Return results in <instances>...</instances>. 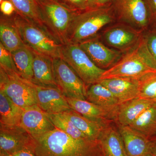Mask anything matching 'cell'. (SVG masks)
Listing matches in <instances>:
<instances>
[{"instance_id": "cell-1", "label": "cell", "mask_w": 156, "mask_h": 156, "mask_svg": "<svg viewBox=\"0 0 156 156\" xmlns=\"http://www.w3.org/2000/svg\"><path fill=\"white\" fill-rule=\"evenodd\" d=\"M34 151L36 156H105L99 140L74 138L56 128L34 138Z\"/></svg>"}, {"instance_id": "cell-2", "label": "cell", "mask_w": 156, "mask_h": 156, "mask_svg": "<svg viewBox=\"0 0 156 156\" xmlns=\"http://www.w3.org/2000/svg\"><path fill=\"white\" fill-rule=\"evenodd\" d=\"M156 73V60L150 53L144 38L123 56L113 66L105 70L101 80L114 78L139 79L144 76Z\"/></svg>"}, {"instance_id": "cell-3", "label": "cell", "mask_w": 156, "mask_h": 156, "mask_svg": "<svg viewBox=\"0 0 156 156\" xmlns=\"http://www.w3.org/2000/svg\"><path fill=\"white\" fill-rule=\"evenodd\" d=\"M12 18L24 44L33 52L52 58L61 57L63 44L47 27L30 22L16 12Z\"/></svg>"}, {"instance_id": "cell-4", "label": "cell", "mask_w": 156, "mask_h": 156, "mask_svg": "<svg viewBox=\"0 0 156 156\" xmlns=\"http://www.w3.org/2000/svg\"><path fill=\"white\" fill-rule=\"evenodd\" d=\"M115 17L112 6L109 5L95 7L78 12L70 26L67 44H79L97 36L99 31L112 22Z\"/></svg>"}, {"instance_id": "cell-5", "label": "cell", "mask_w": 156, "mask_h": 156, "mask_svg": "<svg viewBox=\"0 0 156 156\" xmlns=\"http://www.w3.org/2000/svg\"><path fill=\"white\" fill-rule=\"evenodd\" d=\"M45 26L63 45L67 44V34L74 17L79 11L57 0H37Z\"/></svg>"}, {"instance_id": "cell-6", "label": "cell", "mask_w": 156, "mask_h": 156, "mask_svg": "<svg viewBox=\"0 0 156 156\" xmlns=\"http://www.w3.org/2000/svg\"><path fill=\"white\" fill-rule=\"evenodd\" d=\"M61 58L69 65L87 87L98 83L105 71L96 66L78 44L63 45Z\"/></svg>"}, {"instance_id": "cell-7", "label": "cell", "mask_w": 156, "mask_h": 156, "mask_svg": "<svg viewBox=\"0 0 156 156\" xmlns=\"http://www.w3.org/2000/svg\"><path fill=\"white\" fill-rule=\"evenodd\" d=\"M0 91L22 108L37 105L36 92L34 84L23 79L18 74L7 72L1 68Z\"/></svg>"}, {"instance_id": "cell-8", "label": "cell", "mask_w": 156, "mask_h": 156, "mask_svg": "<svg viewBox=\"0 0 156 156\" xmlns=\"http://www.w3.org/2000/svg\"><path fill=\"white\" fill-rule=\"evenodd\" d=\"M53 66L57 87L65 96L87 100V87L69 65L58 57L53 58Z\"/></svg>"}, {"instance_id": "cell-9", "label": "cell", "mask_w": 156, "mask_h": 156, "mask_svg": "<svg viewBox=\"0 0 156 156\" xmlns=\"http://www.w3.org/2000/svg\"><path fill=\"white\" fill-rule=\"evenodd\" d=\"M112 9L121 22L144 32L151 26L144 0H112Z\"/></svg>"}, {"instance_id": "cell-10", "label": "cell", "mask_w": 156, "mask_h": 156, "mask_svg": "<svg viewBox=\"0 0 156 156\" xmlns=\"http://www.w3.org/2000/svg\"><path fill=\"white\" fill-rule=\"evenodd\" d=\"M143 33L142 31L122 23L105 29L102 38L109 46L125 53L138 44Z\"/></svg>"}, {"instance_id": "cell-11", "label": "cell", "mask_w": 156, "mask_h": 156, "mask_svg": "<svg viewBox=\"0 0 156 156\" xmlns=\"http://www.w3.org/2000/svg\"><path fill=\"white\" fill-rule=\"evenodd\" d=\"M98 67L106 70L113 66L124 53L108 48L100 41L98 36L78 44Z\"/></svg>"}, {"instance_id": "cell-12", "label": "cell", "mask_w": 156, "mask_h": 156, "mask_svg": "<svg viewBox=\"0 0 156 156\" xmlns=\"http://www.w3.org/2000/svg\"><path fill=\"white\" fill-rule=\"evenodd\" d=\"M34 145V138L20 125L0 124V154L13 155Z\"/></svg>"}, {"instance_id": "cell-13", "label": "cell", "mask_w": 156, "mask_h": 156, "mask_svg": "<svg viewBox=\"0 0 156 156\" xmlns=\"http://www.w3.org/2000/svg\"><path fill=\"white\" fill-rule=\"evenodd\" d=\"M19 125L34 138L42 136L56 128L46 113L37 105L23 109Z\"/></svg>"}, {"instance_id": "cell-14", "label": "cell", "mask_w": 156, "mask_h": 156, "mask_svg": "<svg viewBox=\"0 0 156 156\" xmlns=\"http://www.w3.org/2000/svg\"><path fill=\"white\" fill-rule=\"evenodd\" d=\"M34 85L37 105L46 113H59L71 109L66 97L58 87Z\"/></svg>"}, {"instance_id": "cell-15", "label": "cell", "mask_w": 156, "mask_h": 156, "mask_svg": "<svg viewBox=\"0 0 156 156\" xmlns=\"http://www.w3.org/2000/svg\"><path fill=\"white\" fill-rule=\"evenodd\" d=\"M66 99L71 109L88 119L108 125L116 121V112L87 100L69 98Z\"/></svg>"}, {"instance_id": "cell-16", "label": "cell", "mask_w": 156, "mask_h": 156, "mask_svg": "<svg viewBox=\"0 0 156 156\" xmlns=\"http://www.w3.org/2000/svg\"><path fill=\"white\" fill-rule=\"evenodd\" d=\"M102 84L116 98L120 104L139 97V79L131 78H114L100 80Z\"/></svg>"}, {"instance_id": "cell-17", "label": "cell", "mask_w": 156, "mask_h": 156, "mask_svg": "<svg viewBox=\"0 0 156 156\" xmlns=\"http://www.w3.org/2000/svg\"><path fill=\"white\" fill-rule=\"evenodd\" d=\"M128 156H151L150 140L129 126L119 125Z\"/></svg>"}, {"instance_id": "cell-18", "label": "cell", "mask_w": 156, "mask_h": 156, "mask_svg": "<svg viewBox=\"0 0 156 156\" xmlns=\"http://www.w3.org/2000/svg\"><path fill=\"white\" fill-rule=\"evenodd\" d=\"M154 106L155 102L140 98L128 101L120 105L116 122L121 126H130L143 113Z\"/></svg>"}, {"instance_id": "cell-19", "label": "cell", "mask_w": 156, "mask_h": 156, "mask_svg": "<svg viewBox=\"0 0 156 156\" xmlns=\"http://www.w3.org/2000/svg\"><path fill=\"white\" fill-rule=\"evenodd\" d=\"M33 53L34 75L31 83L38 86L58 87L53 73V58Z\"/></svg>"}, {"instance_id": "cell-20", "label": "cell", "mask_w": 156, "mask_h": 156, "mask_svg": "<svg viewBox=\"0 0 156 156\" xmlns=\"http://www.w3.org/2000/svg\"><path fill=\"white\" fill-rule=\"evenodd\" d=\"M99 140L105 156H128L119 130L111 125L104 128Z\"/></svg>"}, {"instance_id": "cell-21", "label": "cell", "mask_w": 156, "mask_h": 156, "mask_svg": "<svg viewBox=\"0 0 156 156\" xmlns=\"http://www.w3.org/2000/svg\"><path fill=\"white\" fill-rule=\"evenodd\" d=\"M62 113L72 122L77 129L92 140H99L104 128L111 125L90 119L72 109Z\"/></svg>"}, {"instance_id": "cell-22", "label": "cell", "mask_w": 156, "mask_h": 156, "mask_svg": "<svg viewBox=\"0 0 156 156\" xmlns=\"http://www.w3.org/2000/svg\"><path fill=\"white\" fill-rule=\"evenodd\" d=\"M3 15L0 21V43L10 52L25 47L12 17Z\"/></svg>"}, {"instance_id": "cell-23", "label": "cell", "mask_w": 156, "mask_h": 156, "mask_svg": "<svg viewBox=\"0 0 156 156\" xmlns=\"http://www.w3.org/2000/svg\"><path fill=\"white\" fill-rule=\"evenodd\" d=\"M87 100L117 113L120 105L111 92L99 83L87 87Z\"/></svg>"}, {"instance_id": "cell-24", "label": "cell", "mask_w": 156, "mask_h": 156, "mask_svg": "<svg viewBox=\"0 0 156 156\" xmlns=\"http://www.w3.org/2000/svg\"><path fill=\"white\" fill-rule=\"evenodd\" d=\"M11 54L20 76L32 82L34 75L32 51L26 46L14 50Z\"/></svg>"}, {"instance_id": "cell-25", "label": "cell", "mask_w": 156, "mask_h": 156, "mask_svg": "<svg viewBox=\"0 0 156 156\" xmlns=\"http://www.w3.org/2000/svg\"><path fill=\"white\" fill-rule=\"evenodd\" d=\"M23 110V108L0 91V124L8 126L19 125Z\"/></svg>"}, {"instance_id": "cell-26", "label": "cell", "mask_w": 156, "mask_h": 156, "mask_svg": "<svg viewBox=\"0 0 156 156\" xmlns=\"http://www.w3.org/2000/svg\"><path fill=\"white\" fill-rule=\"evenodd\" d=\"M9 1L13 4L17 14L30 22L45 26L41 11L37 0Z\"/></svg>"}, {"instance_id": "cell-27", "label": "cell", "mask_w": 156, "mask_h": 156, "mask_svg": "<svg viewBox=\"0 0 156 156\" xmlns=\"http://www.w3.org/2000/svg\"><path fill=\"white\" fill-rule=\"evenodd\" d=\"M129 126L149 139L156 136V106L148 109Z\"/></svg>"}, {"instance_id": "cell-28", "label": "cell", "mask_w": 156, "mask_h": 156, "mask_svg": "<svg viewBox=\"0 0 156 156\" xmlns=\"http://www.w3.org/2000/svg\"><path fill=\"white\" fill-rule=\"evenodd\" d=\"M46 114L50 122L57 129L63 131L74 138L87 137L77 128L72 122L63 113Z\"/></svg>"}, {"instance_id": "cell-29", "label": "cell", "mask_w": 156, "mask_h": 156, "mask_svg": "<svg viewBox=\"0 0 156 156\" xmlns=\"http://www.w3.org/2000/svg\"><path fill=\"white\" fill-rule=\"evenodd\" d=\"M139 97L156 103V73L147 74L139 79Z\"/></svg>"}, {"instance_id": "cell-30", "label": "cell", "mask_w": 156, "mask_h": 156, "mask_svg": "<svg viewBox=\"0 0 156 156\" xmlns=\"http://www.w3.org/2000/svg\"><path fill=\"white\" fill-rule=\"evenodd\" d=\"M0 68L7 72L15 73L19 74L11 52L6 50L1 43H0Z\"/></svg>"}, {"instance_id": "cell-31", "label": "cell", "mask_w": 156, "mask_h": 156, "mask_svg": "<svg viewBox=\"0 0 156 156\" xmlns=\"http://www.w3.org/2000/svg\"><path fill=\"white\" fill-rule=\"evenodd\" d=\"M143 37L150 53L156 60V27L148 29L144 32Z\"/></svg>"}, {"instance_id": "cell-32", "label": "cell", "mask_w": 156, "mask_h": 156, "mask_svg": "<svg viewBox=\"0 0 156 156\" xmlns=\"http://www.w3.org/2000/svg\"><path fill=\"white\" fill-rule=\"evenodd\" d=\"M76 11L81 12L89 9L88 0H57Z\"/></svg>"}, {"instance_id": "cell-33", "label": "cell", "mask_w": 156, "mask_h": 156, "mask_svg": "<svg viewBox=\"0 0 156 156\" xmlns=\"http://www.w3.org/2000/svg\"><path fill=\"white\" fill-rule=\"evenodd\" d=\"M151 27H156V0H144Z\"/></svg>"}, {"instance_id": "cell-34", "label": "cell", "mask_w": 156, "mask_h": 156, "mask_svg": "<svg viewBox=\"0 0 156 156\" xmlns=\"http://www.w3.org/2000/svg\"><path fill=\"white\" fill-rule=\"evenodd\" d=\"M0 9L2 15L6 17H11L16 12L13 4L9 0H4L0 3Z\"/></svg>"}, {"instance_id": "cell-35", "label": "cell", "mask_w": 156, "mask_h": 156, "mask_svg": "<svg viewBox=\"0 0 156 156\" xmlns=\"http://www.w3.org/2000/svg\"><path fill=\"white\" fill-rule=\"evenodd\" d=\"M11 155L13 156H36L34 153V145L32 147L26 148L17 152Z\"/></svg>"}, {"instance_id": "cell-36", "label": "cell", "mask_w": 156, "mask_h": 156, "mask_svg": "<svg viewBox=\"0 0 156 156\" xmlns=\"http://www.w3.org/2000/svg\"><path fill=\"white\" fill-rule=\"evenodd\" d=\"M151 156H156V136L150 138Z\"/></svg>"}, {"instance_id": "cell-37", "label": "cell", "mask_w": 156, "mask_h": 156, "mask_svg": "<svg viewBox=\"0 0 156 156\" xmlns=\"http://www.w3.org/2000/svg\"><path fill=\"white\" fill-rule=\"evenodd\" d=\"M112 0H96L98 7L108 5L110 2H112Z\"/></svg>"}, {"instance_id": "cell-38", "label": "cell", "mask_w": 156, "mask_h": 156, "mask_svg": "<svg viewBox=\"0 0 156 156\" xmlns=\"http://www.w3.org/2000/svg\"><path fill=\"white\" fill-rule=\"evenodd\" d=\"M88 2L89 9L98 7L96 4V0H88Z\"/></svg>"}, {"instance_id": "cell-39", "label": "cell", "mask_w": 156, "mask_h": 156, "mask_svg": "<svg viewBox=\"0 0 156 156\" xmlns=\"http://www.w3.org/2000/svg\"><path fill=\"white\" fill-rule=\"evenodd\" d=\"M0 156H13L11 155L7 154H0Z\"/></svg>"}]
</instances>
